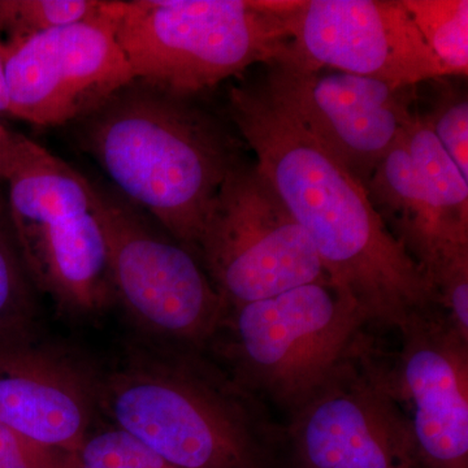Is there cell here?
Here are the masks:
<instances>
[{"mask_svg":"<svg viewBox=\"0 0 468 468\" xmlns=\"http://www.w3.org/2000/svg\"><path fill=\"white\" fill-rule=\"evenodd\" d=\"M229 113L257 156L255 167L309 236L326 279L358 304L368 324L401 331L439 306L426 273L365 185L263 82L233 86Z\"/></svg>","mask_w":468,"mask_h":468,"instance_id":"obj_1","label":"cell"},{"mask_svg":"<svg viewBox=\"0 0 468 468\" xmlns=\"http://www.w3.org/2000/svg\"><path fill=\"white\" fill-rule=\"evenodd\" d=\"M202 350L138 347L101 378L100 411L175 468H280L284 428Z\"/></svg>","mask_w":468,"mask_h":468,"instance_id":"obj_2","label":"cell"},{"mask_svg":"<svg viewBox=\"0 0 468 468\" xmlns=\"http://www.w3.org/2000/svg\"><path fill=\"white\" fill-rule=\"evenodd\" d=\"M75 124L77 143L120 192L197 257L218 190L241 163L217 120L134 80Z\"/></svg>","mask_w":468,"mask_h":468,"instance_id":"obj_3","label":"cell"},{"mask_svg":"<svg viewBox=\"0 0 468 468\" xmlns=\"http://www.w3.org/2000/svg\"><path fill=\"white\" fill-rule=\"evenodd\" d=\"M291 3L107 0L104 11L134 80L190 98L257 64L285 63Z\"/></svg>","mask_w":468,"mask_h":468,"instance_id":"obj_4","label":"cell"},{"mask_svg":"<svg viewBox=\"0 0 468 468\" xmlns=\"http://www.w3.org/2000/svg\"><path fill=\"white\" fill-rule=\"evenodd\" d=\"M5 184L15 243L32 284L69 315L109 309L115 294L97 187L20 133Z\"/></svg>","mask_w":468,"mask_h":468,"instance_id":"obj_5","label":"cell"},{"mask_svg":"<svg viewBox=\"0 0 468 468\" xmlns=\"http://www.w3.org/2000/svg\"><path fill=\"white\" fill-rule=\"evenodd\" d=\"M367 325L358 304L323 280L232 307L214 340H224L218 353L239 383L291 414L349 358Z\"/></svg>","mask_w":468,"mask_h":468,"instance_id":"obj_6","label":"cell"},{"mask_svg":"<svg viewBox=\"0 0 468 468\" xmlns=\"http://www.w3.org/2000/svg\"><path fill=\"white\" fill-rule=\"evenodd\" d=\"M197 257L228 310L328 280L309 236L242 162L218 190Z\"/></svg>","mask_w":468,"mask_h":468,"instance_id":"obj_7","label":"cell"},{"mask_svg":"<svg viewBox=\"0 0 468 468\" xmlns=\"http://www.w3.org/2000/svg\"><path fill=\"white\" fill-rule=\"evenodd\" d=\"M284 433L292 468H423L392 371L365 338Z\"/></svg>","mask_w":468,"mask_h":468,"instance_id":"obj_8","label":"cell"},{"mask_svg":"<svg viewBox=\"0 0 468 468\" xmlns=\"http://www.w3.org/2000/svg\"><path fill=\"white\" fill-rule=\"evenodd\" d=\"M98 194L115 298L159 344L203 350L228 309L201 261L126 203Z\"/></svg>","mask_w":468,"mask_h":468,"instance_id":"obj_9","label":"cell"},{"mask_svg":"<svg viewBox=\"0 0 468 468\" xmlns=\"http://www.w3.org/2000/svg\"><path fill=\"white\" fill-rule=\"evenodd\" d=\"M282 17L291 37L284 64L369 77L394 88L448 77L401 2H292Z\"/></svg>","mask_w":468,"mask_h":468,"instance_id":"obj_10","label":"cell"},{"mask_svg":"<svg viewBox=\"0 0 468 468\" xmlns=\"http://www.w3.org/2000/svg\"><path fill=\"white\" fill-rule=\"evenodd\" d=\"M104 7L97 16L34 36L11 51L8 113L34 125L76 122L134 81Z\"/></svg>","mask_w":468,"mask_h":468,"instance_id":"obj_11","label":"cell"},{"mask_svg":"<svg viewBox=\"0 0 468 468\" xmlns=\"http://www.w3.org/2000/svg\"><path fill=\"white\" fill-rule=\"evenodd\" d=\"M268 91L347 168L367 183L401 143L411 110L412 89L369 77L273 64Z\"/></svg>","mask_w":468,"mask_h":468,"instance_id":"obj_12","label":"cell"},{"mask_svg":"<svg viewBox=\"0 0 468 468\" xmlns=\"http://www.w3.org/2000/svg\"><path fill=\"white\" fill-rule=\"evenodd\" d=\"M399 334L390 371L423 468H468V338L435 310Z\"/></svg>","mask_w":468,"mask_h":468,"instance_id":"obj_13","label":"cell"},{"mask_svg":"<svg viewBox=\"0 0 468 468\" xmlns=\"http://www.w3.org/2000/svg\"><path fill=\"white\" fill-rule=\"evenodd\" d=\"M101 378L84 360L34 335L0 345V423L55 451L76 452L94 426Z\"/></svg>","mask_w":468,"mask_h":468,"instance_id":"obj_14","label":"cell"},{"mask_svg":"<svg viewBox=\"0 0 468 468\" xmlns=\"http://www.w3.org/2000/svg\"><path fill=\"white\" fill-rule=\"evenodd\" d=\"M365 187L384 223L418 261L431 285L452 261L468 257V232L443 215L402 140L375 167Z\"/></svg>","mask_w":468,"mask_h":468,"instance_id":"obj_15","label":"cell"},{"mask_svg":"<svg viewBox=\"0 0 468 468\" xmlns=\"http://www.w3.org/2000/svg\"><path fill=\"white\" fill-rule=\"evenodd\" d=\"M402 141L419 177L443 215L452 226L468 232V180L423 117L415 113L406 126Z\"/></svg>","mask_w":468,"mask_h":468,"instance_id":"obj_16","label":"cell"},{"mask_svg":"<svg viewBox=\"0 0 468 468\" xmlns=\"http://www.w3.org/2000/svg\"><path fill=\"white\" fill-rule=\"evenodd\" d=\"M401 3L446 75L466 76L467 0H401Z\"/></svg>","mask_w":468,"mask_h":468,"instance_id":"obj_17","label":"cell"},{"mask_svg":"<svg viewBox=\"0 0 468 468\" xmlns=\"http://www.w3.org/2000/svg\"><path fill=\"white\" fill-rule=\"evenodd\" d=\"M106 0H0L9 54L34 36L101 14Z\"/></svg>","mask_w":468,"mask_h":468,"instance_id":"obj_18","label":"cell"},{"mask_svg":"<svg viewBox=\"0 0 468 468\" xmlns=\"http://www.w3.org/2000/svg\"><path fill=\"white\" fill-rule=\"evenodd\" d=\"M36 302L33 284L14 236L0 226V345L34 335Z\"/></svg>","mask_w":468,"mask_h":468,"instance_id":"obj_19","label":"cell"},{"mask_svg":"<svg viewBox=\"0 0 468 468\" xmlns=\"http://www.w3.org/2000/svg\"><path fill=\"white\" fill-rule=\"evenodd\" d=\"M66 468H175L143 442L112 424L94 430L82 445L66 452Z\"/></svg>","mask_w":468,"mask_h":468,"instance_id":"obj_20","label":"cell"},{"mask_svg":"<svg viewBox=\"0 0 468 468\" xmlns=\"http://www.w3.org/2000/svg\"><path fill=\"white\" fill-rule=\"evenodd\" d=\"M443 150L468 180V101L461 92L442 94L430 115L423 117Z\"/></svg>","mask_w":468,"mask_h":468,"instance_id":"obj_21","label":"cell"},{"mask_svg":"<svg viewBox=\"0 0 468 468\" xmlns=\"http://www.w3.org/2000/svg\"><path fill=\"white\" fill-rule=\"evenodd\" d=\"M0 468H66V452L43 446L0 423Z\"/></svg>","mask_w":468,"mask_h":468,"instance_id":"obj_22","label":"cell"},{"mask_svg":"<svg viewBox=\"0 0 468 468\" xmlns=\"http://www.w3.org/2000/svg\"><path fill=\"white\" fill-rule=\"evenodd\" d=\"M8 57L7 38H5V27L0 18V113L8 112L7 86H5V63Z\"/></svg>","mask_w":468,"mask_h":468,"instance_id":"obj_23","label":"cell"},{"mask_svg":"<svg viewBox=\"0 0 468 468\" xmlns=\"http://www.w3.org/2000/svg\"><path fill=\"white\" fill-rule=\"evenodd\" d=\"M14 140L15 132L8 131L7 128L0 124V185L5 184V169H7Z\"/></svg>","mask_w":468,"mask_h":468,"instance_id":"obj_24","label":"cell"}]
</instances>
